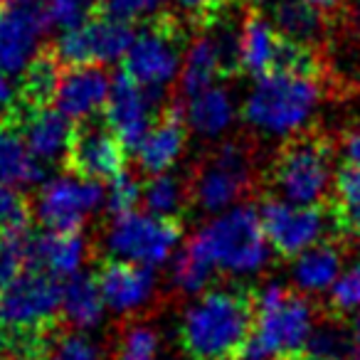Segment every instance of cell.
<instances>
[{
	"instance_id": "8",
	"label": "cell",
	"mask_w": 360,
	"mask_h": 360,
	"mask_svg": "<svg viewBox=\"0 0 360 360\" xmlns=\"http://www.w3.org/2000/svg\"><path fill=\"white\" fill-rule=\"evenodd\" d=\"M259 220L266 242L281 259H296L321 245L328 230L338 232L328 205H294L281 198H266L262 202Z\"/></svg>"
},
{
	"instance_id": "22",
	"label": "cell",
	"mask_w": 360,
	"mask_h": 360,
	"mask_svg": "<svg viewBox=\"0 0 360 360\" xmlns=\"http://www.w3.org/2000/svg\"><path fill=\"white\" fill-rule=\"evenodd\" d=\"M340 269H343V250L338 240H323L321 245L296 257L291 276H294L296 289L306 294H321L326 289H333Z\"/></svg>"
},
{
	"instance_id": "9",
	"label": "cell",
	"mask_w": 360,
	"mask_h": 360,
	"mask_svg": "<svg viewBox=\"0 0 360 360\" xmlns=\"http://www.w3.org/2000/svg\"><path fill=\"white\" fill-rule=\"evenodd\" d=\"M134 37L136 32L131 22L91 15L82 25L62 32L52 50L65 67H101L124 60L134 45Z\"/></svg>"
},
{
	"instance_id": "46",
	"label": "cell",
	"mask_w": 360,
	"mask_h": 360,
	"mask_svg": "<svg viewBox=\"0 0 360 360\" xmlns=\"http://www.w3.org/2000/svg\"><path fill=\"white\" fill-rule=\"evenodd\" d=\"M250 3H262V0H250Z\"/></svg>"
},
{
	"instance_id": "5",
	"label": "cell",
	"mask_w": 360,
	"mask_h": 360,
	"mask_svg": "<svg viewBox=\"0 0 360 360\" xmlns=\"http://www.w3.org/2000/svg\"><path fill=\"white\" fill-rule=\"evenodd\" d=\"M193 240L205 252L212 266L227 274H255L269 257V242L262 230L259 210L252 205H237L222 212Z\"/></svg>"
},
{
	"instance_id": "40",
	"label": "cell",
	"mask_w": 360,
	"mask_h": 360,
	"mask_svg": "<svg viewBox=\"0 0 360 360\" xmlns=\"http://www.w3.org/2000/svg\"><path fill=\"white\" fill-rule=\"evenodd\" d=\"M340 153H343L345 165H358L360 168V121L355 126H350V129L343 134Z\"/></svg>"
},
{
	"instance_id": "32",
	"label": "cell",
	"mask_w": 360,
	"mask_h": 360,
	"mask_svg": "<svg viewBox=\"0 0 360 360\" xmlns=\"http://www.w3.org/2000/svg\"><path fill=\"white\" fill-rule=\"evenodd\" d=\"M27 247L30 235L0 237V294L27 269Z\"/></svg>"
},
{
	"instance_id": "20",
	"label": "cell",
	"mask_w": 360,
	"mask_h": 360,
	"mask_svg": "<svg viewBox=\"0 0 360 360\" xmlns=\"http://www.w3.org/2000/svg\"><path fill=\"white\" fill-rule=\"evenodd\" d=\"M284 35L276 30V25L257 11L245 13L242 22V72L252 77H269L279 65Z\"/></svg>"
},
{
	"instance_id": "19",
	"label": "cell",
	"mask_w": 360,
	"mask_h": 360,
	"mask_svg": "<svg viewBox=\"0 0 360 360\" xmlns=\"http://www.w3.org/2000/svg\"><path fill=\"white\" fill-rule=\"evenodd\" d=\"M86 242L82 232H52L30 237L27 247V266L37 271H45L57 279L75 276L79 264L84 262Z\"/></svg>"
},
{
	"instance_id": "15",
	"label": "cell",
	"mask_w": 360,
	"mask_h": 360,
	"mask_svg": "<svg viewBox=\"0 0 360 360\" xmlns=\"http://www.w3.org/2000/svg\"><path fill=\"white\" fill-rule=\"evenodd\" d=\"M0 119H6L8 124H13L20 131L30 153L40 163L65 160L72 134H75V124L65 114H60L55 106L32 111L13 99V104L0 114Z\"/></svg>"
},
{
	"instance_id": "1",
	"label": "cell",
	"mask_w": 360,
	"mask_h": 360,
	"mask_svg": "<svg viewBox=\"0 0 360 360\" xmlns=\"http://www.w3.org/2000/svg\"><path fill=\"white\" fill-rule=\"evenodd\" d=\"M257 291L217 286L186 309L178 340L188 360H235L255 330Z\"/></svg>"
},
{
	"instance_id": "13",
	"label": "cell",
	"mask_w": 360,
	"mask_h": 360,
	"mask_svg": "<svg viewBox=\"0 0 360 360\" xmlns=\"http://www.w3.org/2000/svg\"><path fill=\"white\" fill-rule=\"evenodd\" d=\"M104 202L99 183L75 175L47 180L35 200V215L52 232H79L84 220Z\"/></svg>"
},
{
	"instance_id": "10",
	"label": "cell",
	"mask_w": 360,
	"mask_h": 360,
	"mask_svg": "<svg viewBox=\"0 0 360 360\" xmlns=\"http://www.w3.org/2000/svg\"><path fill=\"white\" fill-rule=\"evenodd\" d=\"M252 186V158L250 150L237 141L220 146L200 173L191 183V202L205 212H220L232 207Z\"/></svg>"
},
{
	"instance_id": "27",
	"label": "cell",
	"mask_w": 360,
	"mask_h": 360,
	"mask_svg": "<svg viewBox=\"0 0 360 360\" xmlns=\"http://www.w3.org/2000/svg\"><path fill=\"white\" fill-rule=\"evenodd\" d=\"M328 207L333 212L338 235L360 237V168L358 165H343L335 173Z\"/></svg>"
},
{
	"instance_id": "37",
	"label": "cell",
	"mask_w": 360,
	"mask_h": 360,
	"mask_svg": "<svg viewBox=\"0 0 360 360\" xmlns=\"http://www.w3.org/2000/svg\"><path fill=\"white\" fill-rule=\"evenodd\" d=\"M47 360H104V355H101L99 345L91 343L89 338L67 333L60 338V343L55 345Z\"/></svg>"
},
{
	"instance_id": "47",
	"label": "cell",
	"mask_w": 360,
	"mask_h": 360,
	"mask_svg": "<svg viewBox=\"0 0 360 360\" xmlns=\"http://www.w3.org/2000/svg\"><path fill=\"white\" fill-rule=\"evenodd\" d=\"M0 6H3V0H0Z\"/></svg>"
},
{
	"instance_id": "45",
	"label": "cell",
	"mask_w": 360,
	"mask_h": 360,
	"mask_svg": "<svg viewBox=\"0 0 360 360\" xmlns=\"http://www.w3.org/2000/svg\"><path fill=\"white\" fill-rule=\"evenodd\" d=\"M0 360H18V358H13V355H6V358H0Z\"/></svg>"
},
{
	"instance_id": "35",
	"label": "cell",
	"mask_w": 360,
	"mask_h": 360,
	"mask_svg": "<svg viewBox=\"0 0 360 360\" xmlns=\"http://www.w3.org/2000/svg\"><path fill=\"white\" fill-rule=\"evenodd\" d=\"M158 355V335L148 326H131L119 340L116 360H155Z\"/></svg>"
},
{
	"instance_id": "4",
	"label": "cell",
	"mask_w": 360,
	"mask_h": 360,
	"mask_svg": "<svg viewBox=\"0 0 360 360\" xmlns=\"http://www.w3.org/2000/svg\"><path fill=\"white\" fill-rule=\"evenodd\" d=\"M323 96L319 77H262L245 101V121L264 136H299Z\"/></svg>"
},
{
	"instance_id": "30",
	"label": "cell",
	"mask_w": 360,
	"mask_h": 360,
	"mask_svg": "<svg viewBox=\"0 0 360 360\" xmlns=\"http://www.w3.org/2000/svg\"><path fill=\"white\" fill-rule=\"evenodd\" d=\"M215 266L205 257V252L198 247L195 240H188V245L183 247V252L178 255L173 264V284L183 294H198L210 284Z\"/></svg>"
},
{
	"instance_id": "29",
	"label": "cell",
	"mask_w": 360,
	"mask_h": 360,
	"mask_svg": "<svg viewBox=\"0 0 360 360\" xmlns=\"http://www.w3.org/2000/svg\"><path fill=\"white\" fill-rule=\"evenodd\" d=\"M188 200H191V188L183 186L175 175L163 173L146 180L143 205L148 210V215L165 217V220H180Z\"/></svg>"
},
{
	"instance_id": "31",
	"label": "cell",
	"mask_w": 360,
	"mask_h": 360,
	"mask_svg": "<svg viewBox=\"0 0 360 360\" xmlns=\"http://www.w3.org/2000/svg\"><path fill=\"white\" fill-rule=\"evenodd\" d=\"M32 205L18 188L0 186V237L25 235L30 227Z\"/></svg>"
},
{
	"instance_id": "44",
	"label": "cell",
	"mask_w": 360,
	"mask_h": 360,
	"mask_svg": "<svg viewBox=\"0 0 360 360\" xmlns=\"http://www.w3.org/2000/svg\"><path fill=\"white\" fill-rule=\"evenodd\" d=\"M8 355V338H6V330L0 328V358Z\"/></svg>"
},
{
	"instance_id": "2",
	"label": "cell",
	"mask_w": 360,
	"mask_h": 360,
	"mask_svg": "<svg viewBox=\"0 0 360 360\" xmlns=\"http://www.w3.org/2000/svg\"><path fill=\"white\" fill-rule=\"evenodd\" d=\"M314 306L299 291L266 284L257 291V321L235 360H306Z\"/></svg>"
},
{
	"instance_id": "41",
	"label": "cell",
	"mask_w": 360,
	"mask_h": 360,
	"mask_svg": "<svg viewBox=\"0 0 360 360\" xmlns=\"http://www.w3.org/2000/svg\"><path fill=\"white\" fill-rule=\"evenodd\" d=\"M13 99H15V89H13L6 77L0 75V114L13 104Z\"/></svg>"
},
{
	"instance_id": "28",
	"label": "cell",
	"mask_w": 360,
	"mask_h": 360,
	"mask_svg": "<svg viewBox=\"0 0 360 360\" xmlns=\"http://www.w3.org/2000/svg\"><path fill=\"white\" fill-rule=\"evenodd\" d=\"M232 116H235V106H232L227 89H222V86H210V89L193 96L186 111L188 124L202 136L222 134L232 124Z\"/></svg>"
},
{
	"instance_id": "7",
	"label": "cell",
	"mask_w": 360,
	"mask_h": 360,
	"mask_svg": "<svg viewBox=\"0 0 360 360\" xmlns=\"http://www.w3.org/2000/svg\"><path fill=\"white\" fill-rule=\"evenodd\" d=\"M183 237V222L165 220L148 212H129L114 217L104 235L109 259L131 262L141 266H158L173 255Z\"/></svg>"
},
{
	"instance_id": "16",
	"label": "cell",
	"mask_w": 360,
	"mask_h": 360,
	"mask_svg": "<svg viewBox=\"0 0 360 360\" xmlns=\"http://www.w3.org/2000/svg\"><path fill=\"white\" fill-rule=\"evenodd\" d=\"M111 79L104 67H65L57 86L55 109L70 121H89L109 101Z\"/></svg>"
},
{
	"instance_id": "6",
	"label": "cell",
	"mask_w": 360,
	"mask_h": 360,
	"mask_svg": "<svg viewBox=\"0 0 360 360\" xmlns=\"http://www.w3.org/2000/svg\"><path fill=\"white\" fill-rule=\"evenodd\" d=\"M186 40L188 30L178 15L165 11L155 13L134 37V45L121 60V70L141 86L163 94V86L178 75Z\"/></svg>"
},
{
	"instance_id": "39",
	"label": "cell",
	"mask_w": 360,
	"mask_h": 360,
	"mask_svg": "<svg viewBox=\"0 0 360 360\" xmlns=\"http://www.w3.org/2000/svg\"><path fill=\"white\" fill-rule=\"evenodd\" d=\"M150 11L148 0H94V15H106L114 20L131 22Z\"/></svg>"
},
{
	"instance_id": "42",
	"label": "cell",
	"mask_w": 360,
	"mask_h": 360,
	"mask_svg": "<svg viewBox=\"0 0 360 360\" xmlns=\"http://www.w3.org/2000/svg\"><path fill=\"white\" fill-rule=\"evenodd\" d=\"M301 3H306V6L316 8V11H321V13H328V11H335L338 6H343L345 0H301Z\"/></svg>"
},
{
	"instance_id": "11",
	"label": "cell",
	"mask_w": 360,
	"mask_h": 360,
	"mask_svg": "<svg viewBox=\"0 0 360 360\" xmlns=\"http://www.w3.org/2000/svg\"><path fill=\"white\" fill-rule=\"evenodd\" d=\"M126 148L119 141V136L101 121H82L75 124L70 148L65 153V168L70 175L91 183L101 180H114L121 173H126Z\"/></svg>"
},
{
	"instance_id": "3",
	"label": "cell",
	"mask_w": 360,
	"mask_h": 360,
	"mask_svg": "<svg viewBox=\"0 0 360 360\" xmlns=\"http://www.w3.org/2000/svg\"><path fill=\"white\" fill-rule=\"evenodd\" d=\"M333 158L335 146L328 136L319 131L291 136L271 160L269 186L286 202L319 205L333 193Z\"/></svg>"
},
{
	"instance_id": "12",
	"label": "cell",
	"mask_w": 360,
	"mask_h": 360,
	"mask_svg": "<svg viewBox=\"0 0 360 360\" xmlns=\"http://www.w3.org/2000/svg\"><path fill=\"white\" fill-rule=\"evenodd\" d=\"M160 101H163L160 91L146 89L124 70H119L111 79L109 101L101 111V119L126 148H139L163 111V106H158Z\"/></svg>"
},
{
	"instance_id": "36",
	"label": "cell",
	"mask_w": 360,
	"mask_h": 360,
	"mask_svg": "<svg viewBox=\"0 0 360 360\" xmlns=\"http://www.w3.org/2000/svg\"><path fill=\"white\" fill-rule=\"evenodd\" d=\"M45 6L50 25L65 30H72L94 15V0H45Z\"/></svg>"
},
{
	"instance_id": "21",
	"label": "cell",
	"mask_w": 360,
	"mask_h": 360,
	"mask_svg": "<svg viewBox=\"0 0 360 360\" xmlns=\"http://www.w3.org/2000/svg\"><path fill=\"white\" fill-rule=\"evenodd\" d=\"M62 72H65V65L55 55L52 45L37 50V55L20 72V82L15 86V101L32 111L50 109L57 96Z\"/></svg>"
},
{
	"instance_id": "25",
	"label": "cell",
	"mask_w": 360,
	"mask_h": 360,
	"mask_svg": "<svg viewBox=\"0 0 360 360\" xmlns=\"http://www.w3.org/2000/svg\"><path fill=\"white\" fill-rule=\"evenodd\" d=\"M217 79H225L222 62L217 57V50L207 35H200L191 45L183 60V72H180V89L186 96H198L200 91L215 86Z\"/></svg>"
},
{
	"instance_id": "34",
	"label": "cell",
	"mask_w": 360,
	"mask_h": 360,
	"mask_svg": "<svg viewBox=\"0 0 360 360\" xmlns=\"http://www.w3.org/2000/svg\"><path fill=\"white\" fill-rule=\"evenodd\" d=\"M328 311L333 316L360 311V262L338 276V281L330 289Z\"/></svg>"
},
{
	"instance_id": "24",
	"label": "cell",
	"mask_w": 360,
	"mask_h": 360,
	"mask_svg": "<svg viewBox=\"0 0 360 360\" xmlns=\"http://www.w3.org/2000/svg\"><path fill=\"white\" fill-rule=\"evenodd\" d=\"M104 296L94 274H75L65 284L62 319L72 328H94L104 316Z\"/></svg>"
},
{
	"instance_id": "33",
	"label": "cell",
	"mask_w": 360,
	"mask_h": 360,
	"mask_svg": "<svg viewBox=\"0 0 360 360\" xmlns=\"http://www.w3.org/2000/svg\"><path fill=\"white\" fill-rule=\"evenodd\" d=\"M143 200V186L131 173H121L109 183L106 191V210L111 217H121L136 212V205Z\"/></svg>"
},
{
	"instance_id": "17",
	"label": "cell",
	"mask_w": 360,
	"mask_h": 360,
	"mask_svg": "<svg viewBox=\"0 0 360 360\" xmlns=\"http://www.w3.org/2000/svg\"><path fill=\"white\" fill-rule=\"evenodd\" d=\"M94 276L99 281L104 304L116 314H131L136 309H143V304H148L155 289V276L150 266L109 259V257L96 266Z\"/></svg>"
},
{
	"instance_id": "38",
	"label": "cell",
	"mask_w": 360,
	"mask_h": 360,
	"mask_svg": "<svg viewBox=\"0 0 360 360\" xmlns=\"http://www.w3.org/2000/svg\"><path fill=\"white\" fill-rule=\"evenodd\" d=\"M178 3L191 13V20L195 22V27H200V30L212 25L222 13L235 6V0H178Z\"/></svg>"
},
{
	"instance_id": "26",
	"label": "cell",
	"mask_w": 360,
	"mask_h": 360,
	"mask_svg": "<svg viewBox=\"0 0 360 360\" xmlns=\"http://www.w3.org/2000/svg\"><path fill=\"white\" fill-rule=\"evenodd\" d=\"M271 22L284 37L311 47L321 45V37H323L326 30L323 13L306 6L301 0H281V3H276L274 13H271Z\"/></svg>"
},
{
	"instance_id": "14",
	"label": "cell",
	"mask_w": 360,
	"mask_h": 360,
	"mask_svg": "<svg viewBox=\"0 0 360 360\" xmlns=\"http://www.w3.org/2000/svg\"><path fill=\"white\" fill-rule=\"evenodd\" d=\"M50 27L42 0H18L0 6V75H15L37 55L35 47Z\"/></svg>"
},
{
	"instance_id": "43",
	"label": "cell",
	"mask_w": 360,
	"mask_h": 360,
	"mask_svg": "<svg viewBox=\"0 0 360 360\" xmlns=\"http://www.w3.org/2000/svg\"><path fill=\"white\" fill-rule=\"evenodd\" d=\"M348 330H350V338H353V348H360V314L348 323Z\"/></svg>"
},
{
	"instance_id": "18",
	"label": "cell",
	"mask_w": 360,
	"mask_h": 360,
	"mask_svg": "<svg viewBox=\"0 0 360 360\" xmlns=\"http://www.w3.org/2000/svg\"><path fill=\"white\" fill-rule=\"evenodd\" d=\"M186 139H188L186 111H183V106L178 101H170V104L163 106L153 129L148 131V136L136 148L139 168L146 175H150V178L153 175H163L178 160V155L183 153Z\"/></svg>"
},
{
	"instance_id": "23",
	"label": "cell",
	"mask_w": 360,
	"mask_h": 360,
	"mask_svg": "<svg viewBox=\"0 0 360 360\" xmlns=\"http://www.w3.org/2000/svg\"><path fill=\"white\" fill-rule=\"evenodd\" d=\"M42 180V165L30 153L22 134L0 119V186H32Z\"/></svg>"
}]
</instances>
